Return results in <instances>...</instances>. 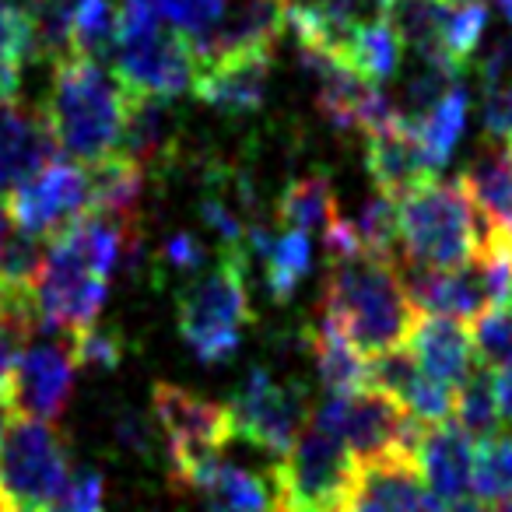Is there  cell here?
Returning a JSON list of instances; mask_svg holds the SVG:
<instances>
[{"instance_id": "d4e9b609", "label": "cell", "mask_w": 512, "mask_h": 512, "mask_svg": "<svg viewBox=\"0 0 512 512\" xmlns=\"http://www.w3.org/2000/svg\"><path fill=\"white\" fill-rule=\"evenodd\" d=\"M249 256H260V267H264V288L274 302H288L295 295V288L306 281V274L313 271V242L306 232H285L271 235L267 228L253 225L246 242V260Z\"/></svg>"}, {"instance_id": "c3c4849f", "label": "cell", "mask_w": 512, "mask_h": 512, "mask_svg": "<svg viewBox=\"0 0 512 512\" xmlns=\"http://www.w3.org/2000/svg\"><path fill=\"white\" fill-rule=\"evenodd\" d=\"M488 512H512V502H502V505H491Z\"/></svg>"}, {"instance_id": "5bb4252c", "label": "cell", "mask_w": 512, "mask_h": 512, "mask_svg": "<svg viewBox=\"0 0 512 512\" xmlns=\"http://www.w3.org/2000/svg\"><path fill=\"white\" fill-rule=\"evenodd\" d=\"M407 299L421 316H446V320H477L488 309H495L491 292L484 285V274L477 260L470 256L460 267H442V271H428V267H400Z\"/></svg>"}, {"instance_id": "7dc6e473", "label": "cell", "mask_w": 512, "mask_h": 512, "mask_svg": "<svg viewBox=\"0 0 512 512\" xmlns=\"http://www.w3.org/2000/svg\"><path fill=\"white\" fill-rule=\"evenodd\" d=\"M498 4H502V11H505V18H509V22H512V0H498Z\"/></svg>"}, {"instance_id": "f907efd6", "label": "cell", "mask_w": 512, "mask_h": 512, "mask_svg": "<svg viewBox=\"0 0 512 512\" xmlns=\"http://www.w3.org/2000/svg\"><path fill=\"white\" fill-rule=\"evenodd\" d=\"M509 306H512V292H509Z\"/></svg>"}, {"instance_id": "4316f807", "label": "cell", "mask_w": 512, "mask_h": 512, "mask_svg": "<svg viewBox=\"0 0 512 512\" xmlns=\"http://www.w3.org/2000/svg\"><path fill=\"white\" fill-rule=\"evenodd\" d=\"M88 176H92V211L120 221H141L144 183H148V172L141 165L113 155L99 165H88Z\"/></svg>"}, {"instance_id": "cb8c5ba5", "label": "cell", "mask_w": 512, "mask_h": 512, "mask_svg": "<svg viewBox=\"0 0 512 512\" xmlns=\"http://www.w3.org/2000/svg\"><path fill=\"white\" fill-rule=\"evenodd\" d=\"M460 186L467 190L477 218L488 225V235L512 242V141L484 148L463 169Z\"/></svg>"}, {"instance_id": "ba28073f", "label": "cell", "mask_w": 512, "mask_h": 512, "mask_svg": "<svg viewBox=\"0 0 512 512\" xmlns=\"http://www.w3.org/2000/svg\"><path fill=\"white\" fill-rule=\"evenodd\" d=\"M32 295L39 309V330L57 337H78L99 320L109 295V278H102L64 235H57L46 242Z\"/></svg>"}, {"instance_id": "ee69618b", "label": "cell", "mask_w": 512, "mask_h": 512, "mask_svg": "<svg viewBox=\"0 0 512 512\" xmlns=\"http://www.w3.org/2000/svg\"><path fill=\"white\" fill-rule=\"evenodd\" d=\"M495 400H498V414H502V421L505 425H512V369L495 372Z\"/></svg>"}, {"instance_id": "44dd1931", "label": "cell", "mask_w": 512, "mask_h": 512, "mask_svg": "<svg viewBox=\"0 0 512 512\" xmlns=\"http://www.w3.org/2000/svg\"><path fill=\"white\" fill-rule=\"evenodd\" d=\"M365 169H369L379 193H390V197H397V200L404 197L407 190L421 186L425 179L439 176V172L432 169V162H428L418 134H414L404 120H397L393 127L376 130V134L365 137Z\"/></svg>"}, {"instance_id": "f6af8a7d", "label": "cell", "mask_w": 512, "mask_h": 512, "mask_svg": "<svg viewBox=\"0 0 512 512\" xmlns=\"http://www.w3.org/2000/svg\"><path fill=\"white\" fill-rule=\"evenodd\" d=\"M8 235H11V214H8V207L0 204V246L8 242Z\"/></svg>"}, {"instance_id": "74e56055", "label": "cell", "mask_w": 512, "mask_h": 512, "mask_svg": "<svg viewBox=\"0 0 512 512\" xmlns=\"http://www.w3.org/2000/svg\"><path fill=\"white\" fill-rule=\"evenodd\" d=\"M46 246L43 239H32V235H8V242L0 246V281L4 285L32 288L39 278V267H43Z\"/></svg>"}, {"instance_id": "f1b7e54d", "label": "cell", "mask_w": 512, "mask_h": 512, "mask_svg": "<svg viewBox=\"0 0 512 512\" xmlns=\"http://www.w3.org/2000/svg\"><path fill=\"white\" fill-rule=\"evenodd\" d=\"M467 113H470V95L463 85H456L453 92H446L418 123H411V130L418 134L421 148H425L432 169L439 172L449 162V155L460 144L463 130H467Z\"/></svg>"}, {"instance_id": "681fc988", "label": "cell", "mask_w": 512, "mask_h": 512, "mask_svg": "<svg viewBox=\"0 0 512 512\" xmlns=\"http://www.w3.org/2000/svg\"><path fill=\"white\" fill-rule=\"evenodd\" d=\"M274 512H292V509H288V505H285V502H281V498H278V509H274Z\"/></svg>"}, {"instance_id": "d6986e66", "label": "cell", "mask_w": 512, "mask_h": 512, "mask_svg": "<svg viewBox=\"0 0 512 512\" xmlns=\"http://www.w3.org/2000/svg\"><path fill=\"white\" fill-rule=\"evenodd\" d=\"M285 4L288 0H239L235 8H225L221 25L193 46L197 64L235 53H274V43L285 32Z\"/></svg>"}, {"instance_id": "b9f144b4", "label": "cell", "mask_w": 512, "mask_h": 512, "mask_svg": "<svg viewBox=\"0 0 512 512\" xmlns=\"http://www.w3.org/2000/svg\"><path fill=\"white\" fill-rule=\"evenodd\" d=\"M113 432L120 439V446L134 456H151V449H155V425H151V418H144L137 411H123L116 418Z\"/></svg>"}, {"instance_id": "9c48e42d", "label": "cell", "mask_w": 512, "mask_h": 512, "mask_svg": "<svg viewBox=\"0 0 512 512\" xmlns=\"http://www.w3.org/2000/svg\"><path fill=\"white\" fill-rule=\"evenodd\" d=\"M151 414L169 453L172 481L186 484L200 467L218 460L221 449L232 439V418L228 407L204 400L176 383L151 386Z\"/></svg>"}, {"instance_id": "5b68a950", "label": "cell", "mask_w": 512, "mask_h": 512, "mask_svg": "<svg viewBox=\"0 0 512 512\" xmlns=\"http://www.w3.org/2000/svg\"><path fill=\"white\" fill-rule=\"evenodd\" d=\"M309 418L330 435H337L358 467L379 460H414L421 435H425V425H418L390 393L372 390V386L351 393H327V400L313 407Z\"/></svg>"}, {"instance_id": "f546056e", "label": "cell", "mask_w": 512, "mask_h": 512, "mask_svg": "<svg viewBox=\"0 0 512 512\" xmlns=\"http://www.w3.org/2000/svg\"><path fill=\"white\" fill-rule=\"evenodd\" d=\"M400 46L404 43L393 32V25L386 18H376V22H365L362 29L351 32V39L344 43L341 60L355 67L369 85H383V81H390L397 74Z\"/></svg>"}, {"instance_id": "7bdbcfd3", "label": "cell", "mask_w": 512, "mask_h": 512, "mask_svg": "<svg viewBox=\"0 0 512 512\" xmlns=\"http://www.w3.org/2000/svg\"><path fill=\"white\" fill-rule=\"evenodd\" d=\"M22 341L8 323H0V407L8 400V390H11V372H15V362H18V351H22Z\"/></svg>"}, {"instance_id": "52a82bcc", "label": "cell", "mask_w": 512, "mask_h": 512, "mask_svg": "<svg viewBox=\"0 0 512 512\" xmlns=\"http://www.w3.org/2000/svg\"><path fill=\"white\" fill-rule=\"evenodd\" d=\"M355 474L358 463L344 442L309 418L295 446L274 467V484L292 512H344Z\"/></svg>"}, {"instance_id": "e575fe53", "label": "cell", "mask_w": 512, "mask_h": 512, "mask_svg": "<svg viewBox=\"0 0 512 512\" xmlns=\"http://www.w3.org/2000/svg\"><path fill=\"white\" fill-rule=\"evenodd\" d=\"M355 242L365 256H383L393 260V246H397V197L390 193H372L362 207H358L355 221H351Z\"/></svg>"}, {"instance_id": "4dcf8cb0", "label": "cell", "mask_w": 512, "mask_h": 512, "mask_svg": "<svg viewBox=\"0 0 512 512\" xmlns=\"http://www.w3.org/2000/svg\"><path fill=\"white\" fill-rule=\"evenodd\" d=\"M116 53V8L109 0L71 4V57L102 64Z\"/></svg>"}, {"instance_id": "277c9868", "label": "cell", "mask_w": 512, "mask_h": 512, "mask_svg": "<svg viewBox=\"0 0 512 512\" xmlns=\"http://www.w3.org/2000/svg\"><path fill=\"white\" fill-rule=\"evenodd\" d=\"M179 337L204 365H225L242 344V330L253 320L246 288V260L221 256L207 274L193 278L176 299Z\"/></svg>"}, {"instance_id": "bcb514c9", "label": "cell", "mask_w": 512, "mask_h": 512, "mask_svg": "<svg viewBox=\"0 0 512 512\" xmlns=\"http://www.w3.org/2000/svg\"><path fill=\"white\" fill-rule=\"evenodd\" d=\"M0 512H15V505L8 502V495H4V491H0Z\"/></svg>"}, {"instance_id": "ac0fdd59", "label": "cell", "mask_w": 512, "mask_h": 512, "mask_svg": "<svg viewBox=\"0 0 512 512\" xmlns=\"http://www.w3.org/2000/svg\"><path fill=\"white\" fill-rule=\"evenodd\" d=\"M474 453L477 442L456 421L425 428L414 463H418L421 481L442 505L463 502L474 495Z\"/></svg>"}, {"instance_id": "7a4b0ae2", "label": "cell", "mask_w": 512, "mask_h": 512, "mask_svg": "<svg viewBox=\"0 0 512 512\" xmlns=\"http://www.w3.org/2000/svg\"><path fill=\"white\" fill-rule=\"evenodd\" d=\"M127 88L95 60L67 57L53 64L46 120L57 148L78 165H99L120 151Z\"/></svg>"}, {"instance_id": "d590c367", "label": "cell", "mask_w": 512, "mask_h": 512, "mask_svg": "<svg viewBox=\"0 0 512 512\" xmlns=\"http://www.w3.org/2000/svg\"><path fill=\"white\" fill-rule=\"evenodd\" d=\"M155 11L172 25L176 32H183L193 46L204 43L225 18V0H151Z\"/></svg>"}, {"instance_id": "7402d4cb", "label": "cell", "mask_w": 512, "mask_h": 512, "mask_svg": "<svg viewBox=\"0 0 512 512\" xmlns=\"http://www.w3.org/2000/svg\"><path fill=\"white\" fill-rule=\"evenodd\" d=\"M407 348H411L414 362H418V369L425 376L439 379V383L453 386V390L477 369L474 334L460 320L418 313L411 337H407Z\"/></svg>"}, {"instance_id": "2e32d148", "label": "cell", "mask_w": 512, "mask_h": 512, "mask_svg": "<svg viewBox=\"0 0 512 512\" xmlns=\"http://www.w3.org/2000/svg\"><path fill=\"white\" fill-rule=\"evenodd\" d=\"M57 137L50 130L46 113L22 102L0 106V197L15 193L29 183L39 169L57 158Z\"/></svg>"}, {"instance_id": "60d3db41", "label": "cell", "mask_w": 512, "mask_h": 512, "mask_svg": "<svg viewBox=\"0 0 512 512\" xmlns=\"http://www.w3.org/2000/svg\"><path fill=\"white\" fill-rule=\"evenodd\" d=\"M207 246H204V239L200 235H193V232H176V235H169L165 239V246H162V264L165 267H172L176 274H197V271H204V264H207Z\"/></svg>"}, {"instance_id": "d6a6232c", "label": "cell", "mask_w": 512, "mask_h": 512, "mask_svg": "<svg viewBox=\"0 0 512 512\" xmlns=\"http://www.w3.org/2000/svg\"><path fill=\"white\" fill-rule=\"evenodd\" d=\"M488 29V4L484 0H449L446 25H442V60L463 74L474 60L477 46Z\"/></svg>"}, {"instance_id": "8992f818", "label": "cell", "mask_w": 512, "mask_h": 512, "mask_svg": "<svg viewBox=\"0 0 512 512\" xmlns=\"http://www.w3.org/2000/svg\"><path fill=\"white\" fill-rule=\"evenodd\" d=\"M71 453L46 421L4 414L0 432V491L15 512H43L71 484Z\"/></svg>"}, {"instance_id": "7c38bea8", "label": "cell", "mask_w": 512, "mask_h": 512, "mask_svg": "<svg viewBox=\"0 0 512 512\" xmlns=\"http://www.w3.org/2000/svg\"><path fill=\"white\" fill-rule=\"evenodd\" d=\"M113 74L130 95L176 99L183 92H193L197 53L183 32L158 25L141 36L116 39Z\"/></svg>"}, {"instance_id": "8d00e7d4", "label": "cell", "mask_w": 512, "mask_h": 512, "mask_svg": "<svg viewBox=\"0 0 512 512\" xmlns=\"http://www.w3.org/2000/svg\"><path fill=\"white\" fill-rule=\"evenodd\" d=\"M474 348L488 369H512V309H488L477 316Z\"/></svg>"}, {"instance_id": "9a60e30c", "label": "cell", "mask_w": 512, "mask_h": 512, "mask_svg": "<svg viewBox=\"0 0 512 512\" xmlns=\"http://www.w3.org/2000/svg\"><path fill=\"white\" fill-rule=\"evenodd\" d=\"M274 53H235L197 64L193 95L221 116H249L264 109L271 92Z\"/></svg>"}, {"instance_id": "1f68e13d", "label": "cell", "mask_w": 512, "mask_h": 512, "mask_svg": "<svg viewBox=\"0 0 512 512\" xmlns=\"http://www.w3.org/2000/svg\"><path fill=\"white\" fill-rule=\"evenodd\" d=\"M453 418L474 442H484L498 435V400H495V376L491 369H474L460 386H456Z\"/></svg>"}, {"instance_id": "603a6c76", "label": "cell", "mask_w": 512, "mask_h": 512, "mask_svg": "<svg viewBox=\"0 0 512 512\" xmlns=\"http://www.w3.org/2000/svg\"><path fill=\"white\" fill-rule=\"evenodd\" d=\"M186 491L200 495L207 512H274L278 509V484L274 474L264 477L249 467L225 460H211L200 467L190 481L183 484Z\"/></svg>"}, {"instance_id": "30bf717a", "label": "cell", "mask_w": 512, "mask_h": 512, "mask_svg": "<svg viewBox=\"0 0 512 512\" xmlns=\"http://www.w3.org/2000/svg\"><path fill=\"white\" fill-rule=\"evenodd\" d=\"M309 414H313V407L306 400V390L292 383H278L264 365H253L246 372L232 404H228L232 435L274 456H285L295 446Z\"/></svg>"}, {"instance_id": "8fae6325", "label": "cell", "mask_w": 512, "mask_h": 512, "mask_svg": "<svg viewBox=\"0 0 512 512\" xmlns=\"http://www.w3.org/2000/svg\"><path fill=\"white\" fill-rule=\"evenodd\" d=\"M92 211V176L88 165L53 158L8 200L15 228L32 239H57L60 232Z\"/></svg>"}, {"instance_id": "83f0119b", "label": "cell", "mask_w": 512, "mask_h": 512, "mask_svg": "<svg viewBox=\"0 0 512 512\" xmlns=\"http://www.w3.org/2000/svg\"><path fill=\"white\" fill-rule=\"evenodd\" d=\"M337 218L341 214H337L334 183L323 172H309V176L292 179L278 197V221L285 228H295V232L327 235L337 225Z\"/></svg>"}, {"instance_id": "ab89813d", "label": "cell", "mask_w": 512, "mask_h": 512, "mask_svg": "<svg viewBox=\"0 0 512 512\" xmlns=\"http://www.w3.org/2000/svg\"><path fill=\"white\" fill-rule=\"evenodd\" d=\"M102 498H106V481L99 470H74L67 491L43 512H106Z\"/></svg>"}, {"instance_id": "6da1fadb", "label": "cell", "mask_w": 512, "mask_h": 512, "mask_svg": "<svg viewBox=\"0 0 512 512\" xmlns=\"http://www.w3.org/2000/svg\"><path fill=\"white\" fill-rule=\"evenodd\" d=\"M320 316L334 323L362 355L376 358L404 348L418 309L407 299L404 278L393 260L358 253L330 260Z\"/></svg>"}, {"instance_id": "484cf974", "label": "cell", "mask_w": 512, "mask_h": 512, "mask_svg": "<svg viewBox=\"0 0 512 512\" xmlns=\"http://www.w3.org/2000/svg\"><path fill=\"white\" fill-rule=\"evenodd\" d=\"M306 348L313 355L316 376H320L327 393H351L369 386V362H365V355L323 316L313 327H306Z\"/></svg>"}, {"instance_id": "836d02e7", "label": "cell", "mask_w": 512, "mask_h": 512, "mask_svg": "<svg viewBox=\"0 0 512 512\" xmlns=\"http://www.w3.org/2000/svg\"><path fill=\"white\" fill-rule=\"evenodd\" d=\"M474 498L491 505L512 502V432H498L477 442L474 453Z\"/></svg>"}, {"instance_id": "4fadbf2b", "label": "cell", "mask_w": 512, "mask_h": 512, "mask_svg": "<svg viewBox=\"0 0 512 512\" xmlns=\"http://www.w3.org/2000/svg\"><path fill=\"white\" fill-rule=\"evenodd\" d=\"M74 376H78V362H74L71 337L32 341L29 348L18 351L4 414L53 425L71 400Z\"/></svg>"}, {"instance_id": "3957f363", "label": "cell", "mask_w": 512, "mask_h": 512, "mask_svg": "<svg viewBox=\"0 0 512 512\" xmlns=\"http://www.w3.org/2000/svg\"><path fill=\"white\" fill-rule=\"evenodd\" d=\"M484 232L467 190L449 179H425L397 200V242L404 267H460L477 253Z\"/></svg>"}, {"instance_id": "e0dca14e", "label": "cell", "mask_w": 512, "mask_h": 512, "mask_svg": "<svg viewBox=\"0 0 512 512\" xmlns=\"http://www.w3.org/2000/svg\"><path fill=\"white\" fill-rule=\"evenodd\" d=\"M344 512H446V505L428 491L414 460H379L358 467Z\"/></svg>"}, {"instance_id": "ffe728a7", "label": "cell", "mask_w": 512, "mask_h": 512, "mask_svg": "<svg viewBox=\"0 0 512 512\" xmlns=\"http://www.w3.org/2000/svg\"><path fill=\"white\" fill-rule=\"evenodd\" d=\"M134 165L165 169L179 155V116L172 109V99L158 95H130L127 92V116H123L120 151Z\"/></svg>"}, {"instance_id": "f35d334b", "label": "cell", "mask_w": 512, "mask_h": 512, "mask_svg": "<svg viewBox=\"0 0 512 512\" xmlns=\"http://www.w3.org/2000/svg\"><path fill=\"white\" fill-rule=\"evenodd\" d=\"M74 348V362L78 369H102L113 372L123 362V341L116 330H102V327H88L85 334L71 337Z\"/></svg>"}]
</instances>
